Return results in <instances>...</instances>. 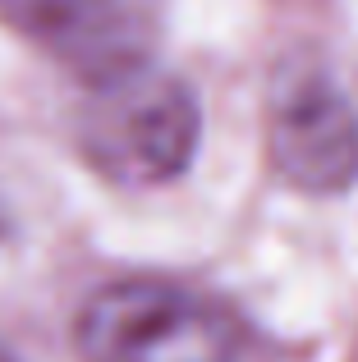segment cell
<instances>
[{"label":"cell","instance_id":"cell-1","mask_svg":"<svg viewBox=\"0 0 358 362\" xmlns=\"http://www.w3.org/2000/svg\"><path fill=\"white\" fill-rule=\"evenodd\" d=\"M79 156L106 184L120 188H166L193 165L202 142V106L188 78L156 64L83 88L74 115Z\"/></svg>","mask_w":358,"mask_h":362},{"label":"cell","instance_id":"cell-2","mask_svg":"<svg viewBox=\"0 0 358 362\" xmlns=\"http://www.w3.org/2000/svg\"><path fill=\"white\" fill-rule=\"evenodd\" d=\"M83 362H239V321L216 298L161 275L110 280L74 317Z\"/></svg>","mask_w":358,"mask_h":362},{"label":"cell","instance_id":"cell-3","mask_svg":"<svg viewBox=\"0 0 358 362\" xmlns=\"http://www.w3.org/2000/svg\"><path fill=\"white\" fill-rule=\"evenodd\" d=\"M267 160L294 193L340 197L358 184V110L331 64L285 55L262 97Z\"/></svg>","mask_w":358,"mask_h":362},{"label":"cell","instance_id":"cell-4","mask_svg":"<svg viewBox=\"0 0 358 362\" xmlns=\"http://www.w3.org/2000/svg\"><path fill=\"white\" fill-rule=\"evenodd\" d=\"M0 23L88 88L152 64L166 0H0Z\"/></svg>","mask_w":358,"mask_h":362},{"label":"cell","instance_id":"cell-5","mask_svg":"<svg viewBox=\"0 0 358 362\" xmlns=\"http://www.w3.org/2000/svg\"><path fill=\"white\" fill-rule=\"evenodd\" d=\"M0 362H14V358H9V354H5V349H0Z\"/></svg>","mask_w":358,"mask_h":362},{"label":"cell","instance_id":"cell-6","mask_svg":"<svg viewBox=\"0 0 358 362\" xmlns=\"http://www.w3.org/2000/svg\"><path fill=\"white\" fill-rule=\"evenodd\" d=\"M0 234H5V211H0Z\"/></svg>","mask_w":358,"mask_h":362}]
</instances>
